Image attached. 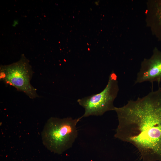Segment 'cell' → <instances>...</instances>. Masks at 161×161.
Instances as JSON below:
<instances>
[{
    "mask_svg": "<svg viewBox=\"0 0 161 161\" xmlns=\"http://www.w3.org/2000/svg\"><path fill=\"white\" fill-rule=\"evenodd\" d=\"M119 91L117 76L112 72L109 75L107 85L102 91L78 100L79 105L85 109L81 117L101 116L107 112L114 111L115 107L113 103Z\"/></svg>",
    "mask_w": 161,
    "mask_h": 161,
    "instance_id": "cell-3",
    "label": "cell"
},
{
    "mask_svg": "<svg viewBox=\"0 0 161 161\" xmlns=\"http://www.w3.org/2000/svg\"><path fill=\"white\" fill-rule=\"evenodd\" d=\"M147 81L161 82V52L157 50L150 58L145 59L142 62L134 84Z\"/></svg>",
    "mask_w": 161,
    "mask_h": 161,
    "instance_id": "cell-5",
    "label": "cell"
},
{
    "mask_svg": "<svg viewBox=\"0 0 161 161\" xmlns=\"http://www.w3.org/2000/svg\"><path fill=\"white\" fill-rule=\"evenodd\" d=\"M32 75L31 66L24 55L18 61L0 66L1 80L24 92L31 99L39 97L36 89L30 83Z\"/></svg>",
    "mask_w": 161,
    "mask_h": 161,
    "instance_id": "cell-4",
    "label": "cell"
},
{
    "mask_svg": "<svg viewBox=\"0 0 161 161\" xmlns=\"http://www.w3.org/2000/svg\"><path fill=\"white\" fill-rule=\"evenodd\" d=\"M82 118L51 117L41 134L44 145L50 151L61 154L71 148L78 136L76 125Z\"/></svg>",
    "mask_w": 161,
    "mask_h": 161,
    "instance_id": "cell-2",
    "label": "cell"
},
{
    "mask_svg": "<svg viewBox=\"0 0 161 161\" xmlns=\"http://www.w3.org/2000/svg\"><path fill=\"white\" fill-rule=\"evenodd\" d=\"M157 9L156 16L159 24L161 25V2L158 4Z\"/></svg>",
    "mask_w": 161,
    "mask_h": 161,
    "instance_id": "cell-6",
    "label": "cell"
},
{
    "mask_svg": "<svg viewBox=\"0 0 161 161\" xmlns=\"http://www.w3.org/2000/svg\"><path fill=\"white\" fill-rule=\"evenodd\" d=\"M114 111V137L134 146L142 161H161V87Z\"/></svg>",
    "mask_w": 161,
    "mask_h": 161,
    "instance_id": "cell-1",
    "label": "cell"
}]
</instances>
